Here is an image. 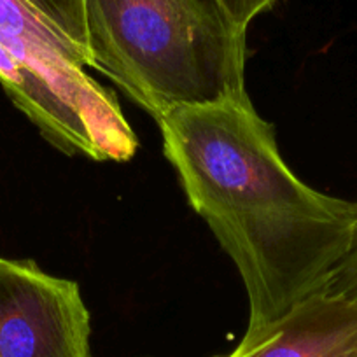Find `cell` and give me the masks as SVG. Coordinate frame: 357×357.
<instances>
[{
    "instance_id": "cell-1",
    "label": "cell",
    "mask_w": 357,
    "mask_h": 357,
    "mask_svg": "<svg viewBox=\"0 0 357 357\" xmlns=\"http://www.w3.org/2000/svg\"><path fill=\"white\" fill-rule=\"evenodd\" d=\"M158 126L188 202L242 277L247 333L328 282L352 245L357 202L298 178L249 95L175 109Z\"/></svg>"
},
{
    "instance_id": "cell-2",
    "label": "cell",
    "mask_w": 357,
    "mask_h": 357,
    "mask_svg": "<svg viewBox=\"0 0 357 357\" xmlns=\"http://www.w3.org/2000/svg\"><path fill=\"white\" fill-rule=\"evenodd\" d=\"M86 56L160 121L245 97L247 30L214 0H84Z\"/></svg>"
},
{
    "instance_id": "cell-3",
    "label": "cell",
    "mask_w": 357,
    "mask_h": 357,
    "mask_svg": "<svg viewBox=\"0 0 357 357\" xmlns=\"http://www.w3.org/2000/svg\"><path fill=\"white\" fill-rule=\"evenodd\" d=\"M77 282L0 257V357H93Z\"/></svg>"
},
{
    "instance_id": "cell-4",
    "label": "cell",
    "mask_w": 357,
    "mask_h": 357,
    "mask_svg": "<svg viewBox=\"0 0 357 357\" xmlns=\"http://www.w3.org/2000/svg\"><path fill=\"white\" fill-rule=\"evenodd\" d=\"M0 46L22 70L50 84L116 130H132L118 100L86 74V56L26 0H0Z\"/></svg>"
},
{
    "instance_id": "cell-5",
    "label": "cell",
    "mask_w": 357,
    "mask_h": 357,
    "mask_svg": "<svg viewBox=\"0 0 357 357\" xmlns=\"http://www.w3.org/2000/svg\"><path fill=\"white\" fill-rule=\"evenodd\" d=\"M215 357H357V298L324 284Z\"/></svg>"
},
{
    "instance_id": "cell-6",
    "label": "cell",
    "mask_w": 357,
    "mask_h": 357,
    "mask_svg": "<svg viewBox=\"0 0 357 357\" xmlns=\"http://www.w3.org/2000/svg\"><path fill=\"white\" fill-rule=\"evenodd\" d=\"M86 56L84 0H26ZM88 65V56H86Z\"/></svg>"
},
{
    "instance_id": "cell-7",
    "label": "cell",
    "mask_w": 357,
    "mask_h": 357,
    "mask_svg": "<svg viewBox=\"0 0 357 357\" xmlns=\"http://www.w3.org/2000/svg\"><path fill=\"white\" fill-rule=\"evenodd\" d=\"M214 2L236 26L247 30L254 18L272 9L279 0H214Z\"/></svg>"
},
{
    "instance_id": "cell-8",
    "label": "cell",
    "mask_w": 357,
    "mask_h": 357,
    "mask_svg": "<svg viewBox=\"0 0 357 357\" xmlns=\"http://www.w3.org/2000/svg\"><path fill=\"white\" fill-rule=\"evenodd\" d=\"M326 286L345 291L347 294H352V296L357 298V228L356 233H354V240L349 252L340 261L338 266L333 270Z\"/></svg>"
}]
</instances>
